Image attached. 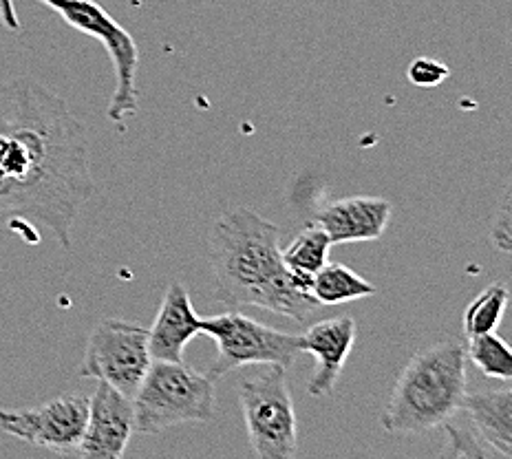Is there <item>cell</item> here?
<instances>
[{
	"instance_id": "obj_2",
	"label": "cell",
	"mask_w": 512,
	"mask_h": 459,
	"mask_svg": "<svg viewBox=\"0 0 512 459\" xmlns=\"http://www.w3.org/2000/svg\"><path fill=\"white\" fill-rule=\"evenodd\" d=\"M208 254L217 296L230 307H261L303 323L320 307L285 268L281 228L252 208H232L212 223Z\"/></svg>"
},
{
	"instance_id": "obj_19",
	"label": "cell",
	"mask_w": 512,
	"mask_h": 459,
	"mask_svg": "<svg viewBox=\"0 0 512 459\" xmlns=\"http://www.w3.org/2000/svg\"><path fill=\"white\" fill-rule=\"evenodd\" d=\"M448 431V446L442 451L444 457H499L482 437L466 429H457V426L444 424Z\"/></svg>"
},
{
	"instance_id": "obj_15",
	"label": "cell",
	"mask_w": 512,
	"mask_h": 459,
	"mask_svg": "<svg viewBox=\"0 0 512 459\" xmlns=\"http://www.w3.org/2000/svg\"><path fill=\"white\" fill-rule=\"evenodd\" d=\"M309 292L318 301V305H343L360 298L373 296L378 290L367 279H362L343 263H325L314 276Z\"/></svg>"
},
{
	"instance_id": "obj_4",
	"label": "cell",
	"mask_w": 512,
	"mask_h": 459,
	"mask_svg": "<svg viewBox=\"0 0 512 459\" xmlns=\"http://www.w3.org/2000/svg\"><path fill=\"white\" fill-rule=\"evenodd\" d=\"M215 382L184 360H153L133 396L135 431L155 435L177 424L210 422L217 411Z\"/></svg>"
},
{
	"instance_id": "obj_3",
	"label": "cell",
	"mask_w": 512,
	"mask_h": 459,
	"mask_svg": "<svg viewBox=\"0 0 512 459\" xmlns=\"http://www.w3.org/2000/svg\"><path fill=\"white\" fill-rule=\"evenodd\" d=\"M466 389L464 345L460 340H440L418 351L400 371L382 411V429L409 435L440 429L462 411Z\"/></svg>"
},
{
	"instance_id": "obj_6",
	"label": "cell",
	"mask_w": 512,
	"mask_h": 459,
	"mask_svg": "<svg viewBox=\"0 0 512 459\" xmlns=\"http://www.w3.org/2000/svg\"><path fill=\"white\" fill-rule=\"evenodd\" d=\"M239 400L252 453L261 459H290L298 451V420L287 369L268 371L239 382Z\"/></svg>"
},
{
	"instance_id": "obj_21",
	"label": "cell",
	"mask_w": 512,
	"mask_h": 459,
	"mask_svg": "<svg viewBox=\"0 0 512 459\" xmlns=\"http://www.w3.org/2000/svg\"><path fill=\"white\" fill-rule=\"evenodd\" d=\"M510 195L506 192L504 204H501L497 217L493 221V232H490V239H493L495 248L501 252H510L512 248V223H510Z\"/></svg>"
},
{
	"instance_id": "obj_16",
	"label": "cell",
	"mask_w": 512,
	"mask_h": 459,
	"mask_svg": "<svg viewBox=\"0 0 512 459\" xmlns=\"http://www.w3.org/2000/svg\"><path fill=\"white\" fill-rule=\"evenodd\" d=\"M329 248H332V241H329L327 232L318 223H312V226L298 232L287 243V248H281V256L287 270L312 285V276L329 261Z\"/></svg>"
},
{
	"instance_id": "obj_10",
	"label": "cell",
	"mask_w": 512,
	"mask_h": 459,
	"mask_svg": "<svg viewBox=\"0 0 512 459\" xmlns=\"http://www.w3.org/2000/svg\"><path fill=\"white\" fill-rule=\"evenodd\" d=\"M135 433L133 398L98 380L89 398L87 426L76 455L89 459H120Z\"/></svg>"
},
{
	"instance_id": "obj_20",
	"label": "cell",
	"mask_w": 512,
	"mask_h": 459,
	"mask_svg": "<svg viewBox=\"0 0 512 459\" xmlns=\"http://www.w3.org/2000/svg\"><path fill=\"white\" fill-rule=\"evenodd\" d=\"M407 78L413 87L435 89L448 78V67L444 62L435 60V58H415L409 64Z\"/></svg>"
},
{
	"instance_id": "obj_13",
	"label": "cell",
	"mask_w": 512,
	"mask_h": 459,
	"mask_svg": "<svg viewBox=\"0 0 512 459\" xmlns=\"http://www.w3.org/2000/svg\"><path fill=\"white\" fill-rule=\"evenodd\" d=\"M199 320L190 294L181 283L173 281L164 292L162 305L148 329V349L153 360H184V349L199 336Z\"/></svg>"
},
{
	"instance_id": "obj_11",
	"label": "cell",
	"mask_w": 512,
	"mask_h": 459,
	"mask_svg": "<svg viewBox=\"0 0 512 459\" xmlns=\"http://www.w3.org/2000/svg\"><path fill=\"white\" fill-rule=\"evenodd\" d=\"M356 320L351 316H338L307 329L303 338V351L312 354L316 367L312 378L307 382V393L312 398H325L334 393L340 373L345 369V362L351 356V349L356 345Z\"/></svg>"
},
{
	"instance_id": "obj_22",
	"label": "cell",
	"mask_w": 512,
	"mask_h": 459,
	"mask_svg": "<svg viewBox=\"0 0 512 459\" xmlns=\"http://www.w3.org/2000/svg\"><path fill=\"white\" fill-rule=\"evenodd\" d=\"M0 23H3L9 31L20 29V20L16 14L14 0H0Z\"/></svg>"
},
{
	"instance_id": "obj_9",
	"label": "cell",
	"mask_w": 512,
	"mask_h": 459,
	"mask_svg": "<svg viewBox=\"0 0 512 459\" xmlns=\"http://www.w3.org/2000/svg\"><path fill=\"white\" fill-rule=\"evenodd\" d=\"M89 415V398L69 393L36 409H0V431L60 455H76Z\"/></svg>"
},
{
	"instance_id": "obj_1",
	"label": "cell",
	"mask_w": 512,
	"mask_h": 459,
	"mask_svg": "<svg viewBox=\"0 0 512 459\" xmlns=\"http://www.w3.org/2000/svg\"><path fill=\"white\" fill-rule=\"evenodd\" d=\"M95 188L87 128L69 104L31 78L0 84V232L40 243L45 228L69 250Z\"/></svg>"
},
{
	"instance_id": "obj_18",
	"label": "cell",
	"mask_w": 512,
	"mask_h": 459,
	"mask_svg": "<svg viewBox=\"0 0 512 459\" xmlns=\"http://www.w3.org/2000/svg\"><path fill=\"white\" fill-rule=\"evenodd\" d=\"M466 358L484 373L486 378L510 380L512 378V351L497 332L468 338Z\"/></svg>"
},
{
	"instance_id": "obj_7",
	"label": "cell",
	"mask_w": 512,
	"mask_h": 459,
	"mask_svg": "<svg viewBox=\"0 0 512 459\" xmlns=\"http://www.w3.org/2000/svg\"><path fill=\"white\" fill-rule=\"evenodd\" d=\"M51 12H56L71 29L102 42L115 71V91L109 104V120L113 124L126 122L137 113L140 93H137V69H140V47L133 36L117 23L95 0H38Z\"/></svg>"
},
{
	"instance_id": "obj_12",
	"label": "cell",
	"mask_w": 512,
	"mask_h": 459,
	"mask_svg": "<svg viewBox=\"0 0 512 459\" xmlns=\"http://www.w3.org/2000/svg\"><path fill=\"white\" fill-rule=\"evenodd\" d=\"M393 206L384 197H345L320 206L314 212V223L327 232L332 245L376 241L387 230Z\"/></svg>"
},
{
	"instance_id": "obj_8",
	"label": "cell",
	"mask_w": 512,
	"mask_h": 459,
	"mask_svg": "<svg viewBox=\"0 0 512 459\" xmlns=\"http://www.w3.org/2000/svg\"><path fill=\"white\" fill-rule=\"evenodd\" d=\"M151 362L146 327L122 318H104L87 338L80 376L109 382L133 398Z\"/></svg>"
},
{
	"instance_id": "obj_14",
	"label": "cell",
	"mask_w": 512,
	"mask_h": 459,
	"mask_svg": "<svg viewBox=\"0 0 512 459\" xmlns=\"http://www.w3.org/2000/svg\"><path fill=\"white\" fill-rule=\"evenodd\" d=\"M462 411L475 424L477 435L499 453L501 459L512 457V391L466 393Z\"/></svg>"
},
{
	"instance_id": "obj_17",
	"label": "cell",
	"mask_w": 512,
	"mask_h": 459,
	"mask_svg": "<svg viewBox=\"0 0 512 459\" xmlns=\"http://www.w3.org/2000/svg\"><path fill=\"white\" fill-rule=\"evenodd\" d=\"M510 301L508 287L504 283H490L482 294H477L475 301L464 312V336H479L488 332H497V327L504 320L506 307Z\"/></svg>"
},
{
	"instance_id": "obj_5",
	"label": "cell",
	"mask_w": 512,
	"mask_h": 459,
	"mask_svg": "<svg viewBox=\"0 0 512 459\" xmlns=\"http://www.w3.org/2000/svg\"><path fill=\"white\" fill-rule=\"evenodd\" d=\"M199 334L217 345V358L208 369L212 380L245 365H281L290 369L298 354H303L301 334H287L259 323L239 309L199 320Z\"/></svg>"
}]
</instances>
